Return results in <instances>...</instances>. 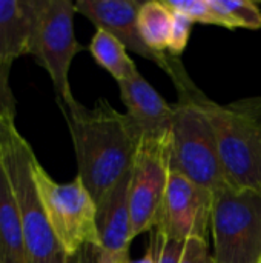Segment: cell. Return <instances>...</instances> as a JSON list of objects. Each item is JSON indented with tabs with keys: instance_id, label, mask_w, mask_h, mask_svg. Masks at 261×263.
<instances>
[{
	"instance_id": "1",
	"label": "cell",
	"mask_w": 261,
	"mask_h": 263,
	"mask_svg": "<svg viewBox=\"0 0 261 263\" xmlns=\"http://www.w3.org/2000/svg\"><path fill=\"white\" fill-rule=\"evenodd\" d=\"M58 106L72 139L77 177L98 203L131 171L140 134L126 112H118L106 99L92 108L78 102Z\"/></svg>"
},
{
	"instance_id": "2",
	"label": "cell",
	"mask_w": 261,
	"mask_h": 263,
	"mask_svg": "<svg viewBox=\"0 0 261 263\" xmlns=\"http://www.w3.org/2000/svg\"><path fill=\"white\" fill-rule=\"evenodd\" d=\"M178 102L171 125V170L217 193L229 186L212 126L197 102L198 88L182 66L171 77Z\"/></svg>"
},
{
	"instance_id": "3",
	"label": "cell",
	"mask_w": 261,
	"mask_h": 263,
	"mask_svg": "<svg viewBox=\"0 0 261 263\" xmlns=\"http://www.w3.org/2000/svg\"><path fill=\"white\" fill-rule=\"evenodd\" d=\"M34 157L31 145L20 136L15 123L3 122L2 163L20 213L26 263H66L68 256L49 227L32 179Z\"/></svg>"
},
{
	"instance_id": "4",
	"label": "cell",
	"mask_w": 261,
	"mask_h": 263,
	"mask_svg": "<svg viewBox=\"0 0 261 263\" xmlns=\"http://www.w3.org/2000/svg\"><path fill=\"white\" fill-rule=\"evenodd\" d=\"M197 102L206 114L229 183L240 190L261 191V123L234 102L220 105L202 91Z\"/></svg>"
},
{
	"instance_id": "5",
	"label": "cell",
	"mask_w": 261,
	"mask_h": 263,
	"mask_svg": "<svg viewBox=\"0 0 261 263\" xmlns=\"http://www.w3.org/2000/svg\"><path fill=\"white\" fill-rule=\"evenodd\" d=\"M32 179L49 227L66 256L78 254L86 245L100 247L97 203L82 180L75 177L68 183L55 182L37 157L32 159Z\"/></svg>"
},
{
	"instance_id": "6",
	"label": "cell",
	"mask_w": 261,
	"mask_h": 263,
	"mask_svg": "<svg viewBox=\"0 0 261 263\" xmlns=\"http://www.w3.org/2000/svg\"><path fill=\"white\" fill-rule=\"evenodd\" d=\"M211 239L215 263H260L261 191L229 185L214 193Z\"/></svg>"
},
{
	"instance_id": "7",
	"label": "cell",
	"mask_w": 261,
	"mask_h": 263,
	"mask_svg": "<svg viewBox=\"0 0 261 263\" xmlns=\"http://www.w3.org/2000/svg\"><path fill=\"white\" fill-rule=\"evenodd\" d=\"M34 25L29 54L51 77L57 103L65 106L77 100L69 85V69L74 57L85 48L74 32L75 3L71 0H32Z\"/></svg>"
},
{
	"instance_id": "8",
	"label": "cell",
	"mask_w": 261,
	"mask_h": 263,
	"mask_svg": "<svg viewBox=\"0 0 261 263\" xmlns=\"http://www.w3.org/2000/svg\"><path fill=\"white\" fill-rule=\"evenodd\" d=\"M171 177V136L142 139L129 182L132 239L157 228Z\"/></svg>"
},
{
	"instance_id": "9",
	"label": "cell",
	"mask_w": 261,
	"mask_h": 263,
	"mask_svg": "<svg viewBox=\"0 0 261 263\" xmlns=\"http://www.w3.org/2000/svg\"><path fill=\"white\" fill-rule=\"evenodd\" d=\"M214 193L171 170L155 231L166 239L209 242Z\"/></svg>"
},
{
	"instance_id": "10",
	"label": "cell",
	"mask_w": 261,
	"mask_h": 263,
	"mask_svg": "<svg viewBox=\"0 0 261 263\" xmlns=\"http://www.w3.org/2000/svg\"><path fill=\"white\" fill-rule=\"evenodd\" d=\"M142 3L137 0H77L75 9L83 17L95 25L97 29L106 31L126 49L138 54L140 57L155 63L168 76L172 69V55L157 54L149 49L138 31V11Z\"/></svg>"
},
{
	"instance_id": "11",
	"label": "cell",
	"mask_w": 261,
	"mask_h": 263,
	"mask_svg": "<svg viewBox=\"0 0 261 263\" xmlns=\"http://www.w3.org/2000/svg\"><path fill=\"white\" fill-rule=\"evenodd\" d=\"M132 170V168H131ZM131 171L97 203L98 263H129L132 239L129 206Z\"/></svg>"
},
{
	"instance_id": "12",
	"label": "cell",
	"mask_w": 261,
	"mask_h": 263,
	"mask_svg": "<svg viewBox=\"0 0 261 263\" xmlns=\"http://www.w3.org/2000/svg\"><path fill=\"white\" fill-rule=\"evenodd\" d=\"M120 99L142 139H165L171 136L174 105L138 72L132 79L118 83Z\"/></svg>"
},
{
	"instance_id": "13",
	"label": "cell",
	"mask_w": 261,
	"mask_h": 263,
	"mask_svg": "<svg viewBox=\"0 0 261 263\" xmlns=\"http://www.w3.org/2000/svg\"><path fill=\"white\" fill-rule=\"evenodd\" d=\"M32 25V0H0V65L29 54Z\"/></svg>"
},
{
	"instance_id": "14",
	"label": "cell",
	"mask_w": 261,
	"mask_h": 263,
	"mask_svg": "<svg viewBox=\"0 0 261 263\" xmlns=\"http://www.w3.org/2000/svg\"><path fill=\"white\" fill-rule=\"evenodd\" d=\"M0 263H26L22 220L12 186L0 160Z\"/></svg>"
},
{
	"instance_id": "15",
	"label": "cell",
	"mask_w": 261,
	"mask_h": 263,
	"mask_svg": "<svg viewBox=\"0 0 261 263\" xmlns=\"http://www.w3.org/2000/svg\"><path fill=\"white\" fill-rule=\"evenodd\" d=\"M88 49L94 60L106 69L117 80V83L126 82L138 74V69L129 57L126 46L106 31L97 29Z\"/></svg>"
},
{
	"instance_id": "16",
	"label": "cell",
	"mask_w": 261,
	"mask_h": 263,
	"mask_svg": "<svg viewBox=\"0 0 261 263\" xmlns=\"http://www.w3.org/2000/svg\"><path fill=\"white\" fill-rule=\"evenodd\" d=\"M137 23L145 45L157 54H168L172 12L166 8L163 0L142 3Z\"/></svg>"
},
{
	"instance_id": "17",
	"label": "cell",
	"mask_w": 261,
	"mask_h": 263,
	"mask_svg": "<svg viewBox=\"0 0 261 263\" xmlns=\"http://www.w3.org/2000/svg\"><path fill=\"white\" fill-rule=\"evenodd\" d=\"M217 26L260 29L261 9L251 0H209Z\"/></svg>"
},
{
	"instance_id": "18",
	"label": "cell",
	"mask_w": 261,
	"mask_h": 263,
	"mask_svg": "<svg viewBox=\"0 0 261 263\" xmlns=\"http://www.w3.org/2000/svg\"><path fill=\"white\" fill-rule=\"evenodd\" d=\"M163 3L171 12L183 14L194 23L217 25L209 0H163Z\"/></svg>"
},
{
	"instance_id": "19",
	"label": "cell",
	"mask_w": 261,
	"mask_h": 263,
	"mask_svg": "<svg viewBox=\"0 0 261 263\" xmlns=\"http://www.w3.org/2000/svg\"><path fill=\"white\" fill-rule=\"evenodd\" d=\"M192 25H194V22L189 17H186L183 14L172 12V26H171L169 45H168L169 55L178 59L185 52V49L189 43Z\"/></svg>"
},
{
	"instance_id": "20",
	"label": "cell",
	"mask_w": 261,
	"mask_h": 263,
	"mask_svg": "<svg viewBox=\"0 0 261 263\" xmlns=\"http://www.w3.org/2000/svg\"><path fill=\"white\" fill-rule=\"evenodd\" d=\"M11 66L0 65V122L14 123L15 120V97L9 86Z\"/></svg>"
},
{
	"instance_id": "21",
	"label": "cell",
	"mask_w": 261,
	"mask_h": 263,
	"mask_svg": "<svg viewBox=\"0 0 261 263\" xmlns=\"http://www.w3.org/2000/svg\"><path fill=\"white\" fill-rule=\"evenodd\" d=\"M155 239H157V263H180L185 242L166 239L155 230H152Z\"/></svg>"
},
{
	"instance_id": "22",
	"label": "cell",
	"mask_w": 261,
	"mask_h": 263,
	"mask_svg": "<svg viewBox=\"0 0 261 263\" xmlns=\"http://www.w3.org/2000/svg\"><path fill=\"white\" fill-rule=\"evenodd\" d=\"M180 263H215L209 242L202 239H189L185 242V250Z\"/></svg>"
},
{
	"instance_id": "23",
	"label": "cell",
	"mask_w": 261,
	"mask_h": 263,
	"mask_svg": "<svg viewBox=\"0 0 261 263\" xmlns=\"http://www.w3.org/2000/svg\"><path fill=\"white\" fill-rule=\"evenodd\" d=\"M240 109L245 112L251 114L254 119H257L261 123V96L260 97H249V99H242L234 102Z\"/></svg>"
},
{
	"instance_id": "24",
	"label": "cell",
	"mask_w": 261,
	"mask_h": 263,
	"mask_svg": "<svg viewBox=\"0 0 261 263\" xmlns=\"http://www.w3.org/2000/svg\"><path fill=\"white\" fill-rule=\"evenodd\" d=\"M129 263H157V239H155L154 233L151 234V242H149L143 257L138 260H131Z\"/></svg>"
},
{
	"instance_id": "25",
	"label": "cell",
	"mask_w": 261,
	"mask_h": 263,
	"mask_svg": "<svg viewBox=\"0 0 261 263\" xmlns=\"http://www.w3.org/2000/svg\"><path fill=\"white\" fill-rule=\"evenodd\" d=\"M80 263H98V247L95 245H86L78 253Z\"/></svg>"
},
{
	"instance_id": "26",
	"label": "cell",
	"mask_w": 261,
	"mask_h": 263,
	"mask_svg": "<svg viewBox=\"0 0 261 263\" xmlns=\"http://www.w3.org/2000/svg\"><path fill=\"white\" fill-rule=\"evenodd\" d=\"M66 263H80V256L78 254H75V256H69L68 257V260Z\"/></svg>"
},
{
	"instance_id": "27",
	"label": "cell",
	"mask_w": 261,
	"mask_h": 263,
	"mask_svg": "<svg viewBox=\"0 0 261 263\" xmlns=\"http://www.w3.org/2000/svg\"><path fill=\"white\" fill-rule=\"evenodd\" d=\"M2 125L3 122H0V160H2Z\"/></svg>"
},
{
	"instance_id": "28",
	"label": "cell",
	"mask_w": 261,
	"mask_h": 263,
	"mask_svg": "<svg viewBox=\"0 0 261 263\" xmlns=\"http://www.w3.org/2000/svg\"><path fill=\"white\" fill-rule=\"evenodd\" d=\"M260 263H261V262H260Z\"/></svg>"
}]
</instances>
